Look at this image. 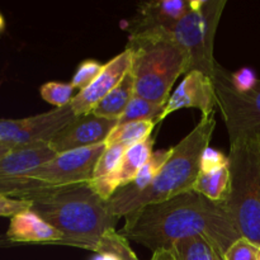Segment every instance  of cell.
<instances>
[{
	"label": "cell",
	"instance_id": "obj_1",
	"mask_svg": "<svg viewBox=\"0 0 260 260\" xmlns=\"http://www.w3.org/2000/svg\"><path fill=\"white\" fill-rule=\"evenodd\" d=\"M119 231L127 240L154 251L170 250L173 244L189 236H203L225 255L241 238L223 202H212L198 193H183L161 203L146 206L126 216Z\"/></svg>",
	"mask_w": 260,
	"mask_h": 260
},
{
	"label": "cell",
	"instance_id": "obj_2",
	"mask_svg": "<svg viewBox=\"0 0 260 260\" xmlns=\"http://www.w3.org/2000/svg\"><path fill=\"white\" fill-rule=\"evenodd\" d=\"M30 210L62 235L60 245L75 246L96 253L102 238L116 229L119 217L89 184L58 190L32 201Z\"/></svg>",
	"mask_w": 260,
	"mask_h": 260
},
{
	"label": "cell",
	"instance_id": "obj_3",
	"mask_svg": "<svg viewBox=\"0 0 260 260\" xmlns=\"http://www.w3.org/2000/svg\"><path fill=\"white\" fill-rule=\"evenodd\" d=\"M215 127V116L201 118L197 126L172 147V155L152 184L123 206L118 217H126L146 206L165 202L190 192L201 172V159L210 146Z\"/></svg>",
	"mask_w": 260,
	"mask_h": 260
},
{
	"label": "cell",
	"instance_id": "obj_4",
	"mask_svg": "<svg viewBox=\"0 0 260 260\" xmlns=\"http://www.w3.org/2000/svg\"><path fill=\"white\" fill-rule=\"evenodd\" d=\"M225 207L241 238L260 246V136L230 142Z\"/></svg>",
	"mask_w": 260,
	"mask_h": 260
},
{
	"label": "cell",
	"instance_id": "obj_5",
	"mask_svg": "<svg viewBox=\"0 0 260 260\" xmlns=\"http://www.w3.org/2000/svg\"><path fill=\"white\" fill-rule=\"evenodd\" d=\"M106 147L104 142L56 155L28 174L0 185V194L32 202L58 190L89 184L94 168Z\"/></svg>",
	"mask_w": 260,
	"mask_h": 260
},
{
	"label": "cell",
	"instance_id": "obj_6",
	"mask_svg": "<svg viewBox=\"0 0 260 260\" xmlns=\"http://www.w3.org/2000/svg\"><path fill=\"white\" fill-rule=\"evenodd\" d=\"M226 0H190V10L173 27L129 36L137 40H164L182 48L189 58V71L197 70L212 78L215 36Z\"/></svg>",
	"mask_w": 260,
	"mask_h": 260
},
{
	"label": "cell",
	"instance_id": "obj_7",
	"mask_svg": "<svg viewBox=\"0 0 260 260\" xmlns=\"http://www.w3.org/2000/svg\"><path fill=\"white\" fill-rule=\"evenodd\" d=\"M126 48L132 51L135 96L165 106L177 79L189 73L187 53L164 40L129 38Z\"/></svg>",
	"mask_w": 260,
	"mask_h": 260
},
{
	"label": "cell",
	"instance_id": "obj_8",
	"mask_svg": "<svg viewBox=\"0 0 260 260\" xmlns=\"http://www.w3.org/2000/svg\"><path fill=\"white\" fill-rule=\"evenodd\" d=\"M221 111L228 128L230 142L239 139L260 136V80L253 90L239 93L229 80L228 70L216 65L212 76Z\"/></svg>",
	"mask_w": 260,
	"mask_h": 260
},
{
	"label": "cell",
	"instance_id": "obj_9",
	"mask_svg": "<svg viewBox=\"0 0 260 260\" xmlns=\"http://www.w3.org/2000/svg\"><path fill=\"white\" fill-rule=\"evenodd\" d=\"M70 104L20 119H0V142L12 147L48 145L75 118Z\"/></svg>",
	"mask_w": 260,
	"mask_h": 260
},
{
	"label": "cell",
	"instance_id": "obj_10",
	"mask_svg": "<svg viewBox=\"0 0 260 260\" xmlns=\"http://www.w3.org/2000/svg\"><path fill=\"white\" fill-rule=\"evenodd\" d=\"M117 126L116 119L103 118L91 113L78 116L63 127L50 142L56 155L104 144Z\"/></svg>",
	"mask_w": 260,
	"mask_h": 260
},
{
	"label": "cell",
	"instance_id": "obj_11",
	"mask_svg": "<svg viewBox=\"0 0 260 260\" xmlns=\"http://www.w3.org/2000/svg\"><path fill=\"white\" fill-rule=\"evenodd\" d=\"M217 107L215 84L212 78L201 71L193 70L185 75L177 90L165 104L161 122L169 114L183 108H196L202 112V118L215 116Z\"/></svg>",
	"mask_w": 260,
	"mask_h": 260
},
{
	"label": "cell",
	"instance_id": "obj_12",
	"mask_svg": "<svg viewBox=\"0 0 260 260\" xmlns=\"http://www.w3.org/2000/svg\"><path fill=\"white\" fill-rule=\"evenodd\" d=\"M132 65V51L126 48L104 65L98 78L86 89L79 91L70 102V107L76 117L88 114L121 83L129 73Z\"/></svg>",
	"mask_w": 260,
	"mask_h": 260
},
{
	"label": "cell",
	"instance_id": "obj_13",
	"mask_svg": "<svg viewBox=\"0 0 260 260\" xmlns=\"http://www.w3.org/2000/svg\"><path fill=\"white\" fill-rule=\"evenodd\" d=\"M190 10V0H156L140 4L129 36L170 28Z\"/></svg>",
	"mask_w": 260,
	"mask_h": 260
},
{
	"label": "cell",
	"instance_id": "obj_14",
	"mask_svg": "<svg viewBox=\"0 0 260 260\" xmlns=\"http://www.w3.org/2000/svg\"><path fill=\"white\" fill-rule=\"evenodd\" d=\"M7 238L13 243L58 244L62 235L32 210L23 211L10 218Z\"/></svg>",
	"mask_w": 260,
	"mask_h": 260
},
{
	"label": "cell",
	"instance_id": "obj_15",
	"mask_svg": "<svg viewBox=\"0 0 260 260\" xmlns=\"http://www.w3.org/2000/svg\"><path fill=\"white\" fill-rule=\"evenodd\" d=\"M55 156L50 145L15 147L0 159V185L28 174Z\"/></svg>",
	"mask_w": 260,
	"mask_h": 260
},
{
	"label": "cell",
	"instance_id": "obj_16",
	"mask_svg": "<svg viewBox=\"0 0 260 260\" xmlns=\"http://www.w3.org/2000/svg\"><path fill=\"white\" fill-rule=\"evenodd\" d=\"M127 147L121 145H107L94 168L89 187L106 202L118 189L117 177Z\"/></svg>",
	"mask_w": 260,
	"mask_h": 260
},
{
	"label": "cell",
	"instance_id": "obj_17",
	"mask_svg": "<svg viewBox=\"0 0 260 260\" xmlns=\"http://www.w3.org/2000/svg\"><path fill=\"white\" fill-rule=\"evenodd\" d=\"M135 96V80L131 70L121 83L93 109L95 116L118 121L131 99Z\"/></svg>",
	"mask_w": 260,
	"mask_h": 260
},
{
	"label": "cell",
	"instance_id": "obj_18",
	"mask_svg": "<svg viewBox=\"0 0 260 260\" xmlns=\"http://www.w3.org/2000/svg\"><path fill=\"white\" fill-rule=\"evenodd\" d=\"M154 141L155 140L150 137L146 141L134 145V146L128 147L126 150L123 159H122L121 168H119L118 177H117L118 189L134 182L140 170L142 169V167L149 161L152 152H154L152 151Z\"/></svg>",
	"mask_w": 260,
	"mask_h": 260
},
{
	"label": "cell",
	"instance_id": "obj_19",
	"mask_svg": "<svg viewBox=\"0 0 260 260\" xmlns=\"http://www.w3.org/2000/svg\"><path fill=\"white\" fill-rule=\"evenodd\" d=\"M192 190L212 202H226L230 193L229 165L215 172H200Z\"/></svg>",
	"mask_w": 260,
	"mask_h": 260
},
{
	"label": "cell",
	"instance_id": "obj_20",
	"mask_svg": "<svg viewBox=\"0 0 260 260\" xmlns=\"http://www.w3.org/2000/svg\"><path fill=\"white\" fill-rule=\"evenodd\" d=\"M170 250L175 260H223L217 249L200 235L177 240Z\"/></svg>",
	"mask_w": 260,
	"mask_h": 260
},
{
	"label": "cell",
	"instance_id": "obj_21",
	"mask_svg": "<svg viewBox=\"0 0 260 260\" xmlns=\"http://www.w3.org/2000/svg\"><path fill=\"white\" fill-rule=\"evenodd\" d=\"M156 123L152 121L129 122L114 127L107 139V145H121L124 147H131L134 145L144 142L151 137V132Z\"/></svg>",
	"mask_w": 260,
	"mask_h": 260
},
{
	"label": "cell",
	"instance_id": "obj_22",
	"mask_svg": "<svg viewBox=\"0 0 260 260\" xmlns=\"http://www.w3.org/2000/svg\"><path fill=\"white\" fill-rule=\"evenodd\" d=\"M165 106L152 103L144 98L134 96L124 109L123 114L117 121V126L129 123V122L152 121L155 123H161V116L164 113Z\"/></svg>",
	"mask_w": 260,
	"mask_h": 260
},
{
	"label": "cell",
	"instance_id": "obj_23",
	"mask_svg": "<svg viewBox=\"0 0 260 260\" xmlns=\"http://www.w3.org/2000/svg\"><path fill=\"white\" fill-rule=\"evenodd\" d=\"M98 253L114 254L118 256L119 260H139L129 246L128 240L116 230L108 231L102 238L96 254Z\"/></svg>",
	"mask_w": 260,
	"mask_h": 260
},
{
	"label": "cell",
	"instance_id": "obj_24",
	"mask_svg": "<svg viewBox=\"0 0 260 260\" xmlns=\"http://www.w3.org/2000/svg\"><path fill=\"white\" fill-rule=\"evenodd\" d=\"M74 90L75 88L71 84L48 81L41 86L40 93L43 101L52 104L56 108H62V107L69 106L73 101Z\"/></svg>",
	"mask_w": 260,
	"mask_h": 260
},
{
	"label": "cell",
	"instance_id": "obj_25",
	"mask_svg": "<svg viewBox=\"0 0 260 260\" xmlns=\"http://www.w3.org/2000/svg\"><path fill=\"white\" fill-rule=\"evenodd\" d=\"M103 68L104 65H102L95 60L83 61L76 69V73L74 74L70 84L75 89H80V91L84 90L98 78Z\"/></svg>",
	"mask_w": 260,
	"mask_h": 260
},
{
	"label": "cell",
	"instance_id": "obj_26",
	"mask_svg": "<svg viewBox=\"0 0 260 260\" xmlns=\"http://www.w3.org/2000/svg\"><path fill=\"white\" fill-rule=\"evenodd\" d=\"M223 260H260V246L240 238L228 249Z\"/></svg>",
	"mask_w": 260,
	"mask_h": 260
},
{
	"label": "cell",
	"instance_id": "obj_27",
	"mask_svg": "<svg viewBox=\"0 0 260 260\" xmlns=\"http://www.w3.org/2000/svg\"><path fill=\"white\" fill-rule=\"evenodd\" d=\"M229 80L231 85L239 93H248L253 90L258 84L259 79L256 76L255 71L250 68H243L236 73H229Z\"/></svg>",
	"mask_w": 260,
	"mask_h": 260
},
{
	"label": "cell",
	"instance_id": "obj_28",
	"mask_svg": "<svg viewBox=\"0 0 260 260\" xmlns=\"http://www.w3.org/2000/svg\"><path fill=\"white\" fill-rule=\"evenodd\" d=\"M229 165V156H225L221 151L216 149H211L210 146L205 150L201 159V172L210 173L221 169Z\"/></svg>",
	"mask_w": 260,
	"mask_h": 260
},
{
	"label": "cell",
	"instance_id": "obj_29",
	"mask_svg": "<svg viewBox=\"0 0 260 260\" xmlns=\"http://www.w3.org/2000/svg\"><path fill=\"white\" fill-rule=\"evenodd\" d=\"M32 202L25 200H15L0 194V217H13L23 211L30 210Z\"/></svg>",
	"mask_w": 260,
	"mask_h": 260
},
{
	"label": "cell",
	"instance_id": "obj_30",
	"mask_svg": "<svg viewBox=\"0 0 260 260\" xmlns=\"http://www.w3.org/2000/svg\"><path fill=\"white\" fill-rule=\"evenodd\" d=\"M150 260H175L174 255H173L172 250H157L152 253V256Z\"/></svg>",
	"mask_w": 260,
	"mask_h": 260
},
{
	"label": "cell",
	"instance_id": "obj_31",
	"mask_svg": "<svg viewBox=\"0 0 260 260\" xmlns=\"http://www.w3.org/2000/svg\"><path fill=\"white\" fill-rule=\"evenodd\" d=\"M93 260H119V258L111 253H98L94 256Z\"/></svg>",
	"mask_w": 260,
	"mask_h": 260
},
{
	"label": "cell",
	"instance_id": "obj_32",
	"mask_svg": "<svg viewBox=\"0 0 260 260\" xmlns=\"http://www.w3.org/2000/svg\"><path fill=\"white\" fill-rule=\"evenodd\" d=\"M13 149H14V147H12V146H9V145L0 142V159H2V157H4L7 154H9V152L12 151Z\"/></svg>",
	"mask_w": 260,
	"mask_h": 260
},
{
	"label": "cell",
	"instance_id": "obj_33",
	"mask_svg": "<svg viewBox=\"0 0 260 260\" xmlns=\"http://www.w3.org/2000/svg\"><path fill=\"white\" fill-rule=\"evenodd\" d=\"M5 28V20H4V17H3L2 14H0V32H2L3 29Z\"/></svg>",
	"mask_w": 260,
	"mask_h": 260
}]
</instances>
